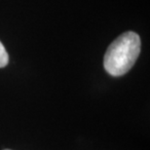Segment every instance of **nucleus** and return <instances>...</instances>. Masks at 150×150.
Returning <instances> with one entry per match:
<instances>
[{
	"instance_id": "1",
	"label": "nucleus",
	"mask_w": 150,
	"mask_h": 150,
	"mask_svg": "<svg viewBox=\"0 0 150 150\" xmlns=\"http://www.w3.org/2000/svg\"><path fill=\"white\" fill-rule=\"evenodd\" d=\"M139 53V36L134 31L125 32L107 48L103 59L104 69L111 76H122L134 67Z\"/></svg>"
},
{
	"instance_id": "3",
	"label": "nucleus",
	"mask_w": 150,
	"mask_h": 150,
	"mask_svg": "<svg viewBox=\"0 0 150 150\" xmlns=\"http://www.w3.org/2000/svg\"><path fill=\"white\" fill-rule=\"evenodd\" d=\"M4 150H10V149H4Z\"/></svg>"
},
{
	"instance_id": "2",
	"label": "nucleus",
	"mask_w": 150,
	"mask_h": 150,
	"mask_svg": "<svg viewBox=\"0 0 150 150\" xmlns=\"http://www.w3.org/2000/svg\"><path fill=\"white\" fill-rule=\"evenodd\" d=\"M9 62V56L8 53L6 52L4 46L0 41V68L5 67Z\"/></svg>"
}]
</instances>
